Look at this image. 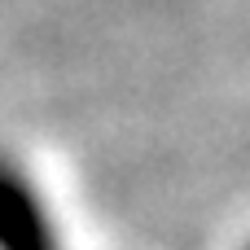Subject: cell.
Returning a JSON list of instances; mask_svg holds the SVG:
<instances>
[{
  "mask_svg": "<svg viewBox=\"0 0 250 250\" xmlns=\"http://www.w3.org/2000/svg\"><path fill=\"white\" fill-rule=\"evenodd\" d=\"M0 250H62L26 171L0 158Z\"/></svg>",
  "mask_w": 250,
  "mask_h": 250,
  "instance_id": "cell-1",
  "label": "cell"
}]
</instances>
